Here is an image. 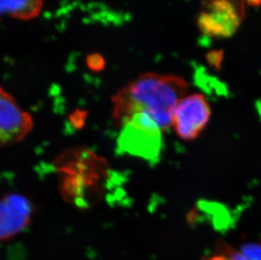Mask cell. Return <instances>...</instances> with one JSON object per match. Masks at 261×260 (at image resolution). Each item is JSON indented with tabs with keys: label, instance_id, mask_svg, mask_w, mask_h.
<instances>
[{
	"label": "cell",
	"instance_id": "1",
	"mask_svg": "<svg viewBox=\"0 0 261 260\" xmlns=\"http://www.w3.org/2000/svg\"><path fill=\"white\" fill-rule=\"evenodd\" d=\"M189 90L182 77L146 72L129 81L112 97L114 124L137 116L165 132L173 126V111Z\"/></svg>",
	"mask_w": 261,
	"mask_h": 260
},
{
	"label": "cell",
	"instance_id": "2",
	"mask_svg": "<svg viewBox=\"0 0 261 260\" xmlns=\"http://www.w3.org/2000/svg\"><path fill=\"white\" fill-rule=\"evenodd\" d=\"M246 0H203L196 22L203 36L232 37L244 20Z\"/></svg>",
	"mask_w": 261,
	"mask_h": 260
},
{
	"label": "cell",
	"instance_id": "3",
	"mask_svg": "<svg viewBox=\"0 0 261 260\" xmlns=\"http://www.w3.org/2000/svg\"><path fill=\"white\" fill-rule=\"evenodd\" d=\"M212 109L202 94H191L175 107L173 127L177 136L191 141L200 136L209 123Z\"/></svg>",
	"mask_w": 261,
	"mask_h": 260
},
{
	"label": "cell",
	"instance_id": "4",
	"mask_svg": "<svg viewBox=\"0 0 261 260\" xmlns=\"http://www.w3.org/2000/svg\"><path fill=\"white\" fill-rule=\"evenodd\" d=\"M33 125L32 116L0 86V147L22 141L32 132Z\"/></svg>",
	"mask_w": 261,
	"mask_h": 260
},
{
	"label": "cell",
	"instance_id": "5",
	"mask_svg": "<svg viewBox=\"0 0 261 260\" xmlns=\"http://www.w3.org/2000/svg\"><path fill=\"white\" fill-rule=\"evenodd\" d=\"M33 202L17 193L6 194L0 199V241H6L24 231L32 222Z\"/></svg>",
	"mask_w": 261,
	"mask_h": 260
},
{
	"label": "cell",
	"instance_id": "6",
	"mask_svg": "<svg viewBox=\"0 0 261 260\" xmlns=\"http://www.w3.org/2000/svg\"><path fill=\"white\" fill-rule=\"evenodd\" d=\"M44 0H0V20H31L42 12Z\"/></svg>",
	"mask_w": 261,
	"mask_h": 260
},
{
	"label": "cell",
	"instance_id": "7",
	"mask_svg": "<svg viewBox=\"0 0 261 260\" xmlns=\"http://www.w3.org/2000/svg\"><path fill=\"white\" fill-rule=\"evenodd\" d=\"M227 252L229 260H261V243H246L239 251L227 248Z\"/></svg>",
	"mask_w": 261,
	"mask_h": 260
},
{
	"label": "cell",
	"instance_id": "8",
	"mask_svg": "<svg viewBox=\"0 0 261 260\" xmlns=\"http://www.w3.org/2000/svg\"><path fill=\"white\" fill-rule=\"evenodd\" d=\"M87 64L89 69L92 71H101L106 67V59L101 54L92 53L87 56Z\"/></svg>",
	"mask_w": 261,
	"mask_h": 260
},
{
	"label": "cell",
	"instance_id": "9",
	"mask_svg": "<svg viewBox=\"0 0 261 260\" xmlns=\"http://www.w3.org/2000/svg\"><path fill=\"white\" fill-rule=\"evenodd\" d=\"M208 59V63H209L212 66L214 67L215 69H220L222 66V51H214V52H211L207 56Z\"/></svg>",
	"mask_w": 261,
	"mask_h": 260
},
{
	"label": "cell",
	"instance_id": "10",
	"mask_svg": "<svg viewBox=\"0 0 261 260\" xmlns=\"http://www.w3.org/2000/svg\"><path fill=\"white\" fill-rule=\"evenodd\" d=\"M246 4L251 6H259L261 5V0H246Z\"/></svg>",
	"mask_w": 261,
	"mask_h": 260
},
{
	"label": "cell",
	"instance_id": "11",
	"mask_svg": "<svg viewBox=\"0 0 261 260\" xmlns=\"http://www.w3.org/2000/svg\"><path fill=\"white\" fill-rule=\"evenodd\" d=\"M204 260H229V258H227V256L226 255H217Z\"/></svg>",
	"mask_w": 261,
	"mask_h": 260
}]
</instances>
